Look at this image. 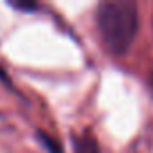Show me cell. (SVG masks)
<instances>
[{
	"instance_id": "2",
	"label": "cell",
	"mask_w": 153,
	"mask_h": 153,
	"mask_svg": "<svg viewBox=\"0 0 153 153\" xmlns=\"http://www.w3.org/2000/svg\"><path fill=\"white\" fill-rule=\"evenodd\" d=\"M74 142V153H99L97 142L90 135H72Z\"/></svg>"
},
{
	"instance_id": "4",
	"label": "cell",
	"mask_w": 153,
	"mask_h": 153,
	"mask_svg": "<svg viewBox=\"0 0 153 153\" xmlns=\"http://www.w3.org/2000/svg\"><path fill=\"white\" fill-rule=\"evenodd\" d=\"M7 6H11L16 11H34L38 9V4L33 2V0H7Z\"/></svg>"
},
{
	"instance_id": "3",
	"label": "cell",
	"mask_w": 153,
	"mask_h": 153,
	"mask_svg": "<svg viewBox=\"0 0 153 153\" xmlns=\"http://www.w3.org/2000/svg\"><path fill=\"white\" fill-rule=\"evenodd\" d=\"M36 139L47 149V153H63V148L59 146V142L56 139H52L49 133H45L43 130H36Z\"/></svg>"
},
{
	"instance_id": "1",
	"label": "cell",
	"mask_w": 153,
	"mask_h": 153,
	"mask_svg": "<svg viewBox=\"0 0 153 153\" xmlns=\"http://www.w3.org/2000/svg\"><path fill=\"white\" fill-rule=\"evenodd\" d=\"M96 24L105 45L114 54H124L139 31V11L130 0L103 2L96 13Z\"/></svg>"
}]
</instances>
